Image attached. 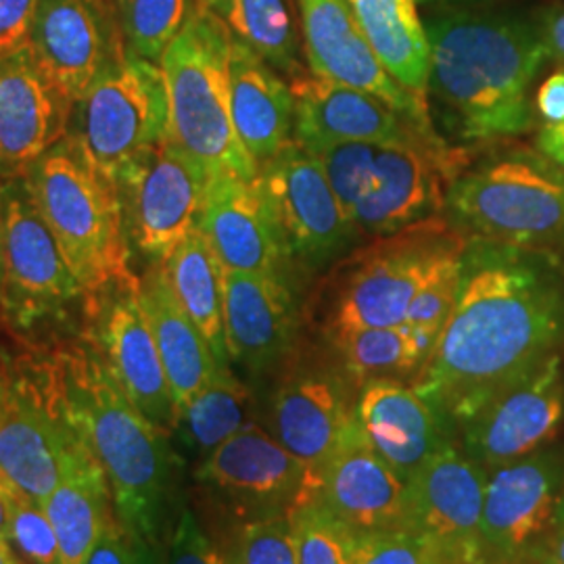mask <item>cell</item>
<instances>
[{
  "label": "cell",
  "instance_id": "obj_1",
  "mask_svg": "<svg viewBox=\"0 0 564 564\" xmlns=\"http://www.w3.org/2000/svg\"><path fill=\"white\" fill-rule=\"evenodd\" d=\"M564 339V289L538 253L466 249L456 305L412 387L463 426Z\"/></svg>",
  "mask_w": 564,
  "mask_h": 564
},
{
  "label": "cell",
  "instance_id": "obj_2",
  "mask_svg": "<svg viewBox=\"0 0 564 564\" xmlns=\"http://www.w3.org/2000/svg\"><path fill=\"white\" fill-rule=\"evenodd\" d=\"M53 364L69 416L105 473L116 517L162 550L182 508L170 437L130 402L93 343L61 351Z\"/></svg>",
  "mask_w": 564,
  "mask_h": 564
},
{
  "label": "cell",
  "instance_id": "obj_3",
  "mask_svg": "<svg viewBox=\"0 0 564 564\" xmlns=\"http://www.w3.org/2000/svg\"><path fill=\"white\" fill-rule=\"evenodd\" d=\"M429 93L464 141H498L533 123L529 90L545 55L542 30L510 18L445 15L426 25Z\"/></svg>",
  "mask_w": 564,
  "mask_h": 564
},
{
  "label": "cell",
  "instance_id": "obj_4",
  "mask_svg": "<svg viewBox=\"0 0 564 564\" xmlns=\"http://www.w3.org/2000/svg\"><path fill=\"white\" fill-rule=\"evenodd\" d=\"M310 153L323 163L356 235L372 237L437 216L445 182L460 163L444 142L429 141L345 142Z\"/></svg>",
  "mask_w": 564,
  "mask_h": 564
},
{
  "label": "cell",
  "instance_id": "obj_5",
  "mask_svg": "<svg viewBox=\"0 0 564 564\" xmlns=\"http://www.w3.org/2000/svg\"><path fill=\"white\" fill-rule=\"evenodd\" d=\"M230 48L232 36L223 21L193 2L160 59L170 97V139L209 176L253 181L260 165L245 151L230 111Z\"/></svg>",
  "mask_w": 564,
  "mask_h": 564
},
{
  "label": "cell",
  "instance_id": "obj_6",
  "mask_svg": "<svg viewBox=\"0 0 564 564\" xmlns=\"http://www.w3.org/2000/svg\"><path fill=\"white\" fill-rule=\"evenodd\" d=\"M23 182L86 295L132 272L118 186L65 137L30 167Z\"/></svg>",
  "mask_w": 564,
  "mask_h": 564
},
{
  "label": "cell",
  "instance_id": "obj_7",
  "mask_svg": "<svg viewBox=\"0 0 564 564\" xmlns=\"http://www.w3.org/2000/svg\"><path fill=\"white\" fill-rule=\"evenodd\" d=\"M447 205L481 242L542 253L564 245V167L512 149L454 178Z\"/></svg>",
  "mask_w": 564,
  "mask_h": 564
},
{
  "label": "cell",
  "instance_id": "obj_8",
  "mask_svg": "<svg viewBox=\"0 0 564 564\" xmlns=\"http://www.w3.org/2000/svg\"><path fill=\"white\" fill-rule=\"evenodd\" d=\"M170 137L160 63L126 53L69 105L65 139L109 182Z\"/></svg>",
  "mask_w": 564,
  "mask_h": 564
},
{
  "label": "cell",
  "instance_id": "obj_9",
  "mask_svg": "<svg viewBox=\"0 0 564 564\" xmlns=\"http://www.w3.org/2000/svg\"><path fill=\"white\" fill-rule=\"evenodd\" d=\"M90 454L69 416L55 364L0 384V475L25 498L44 505Z\"/></svg>",
  "mask_w": 564,
  "mask_h": 564
},
{
  "label": "cell",
  "instance_id": "obj_10",
  "mask_svg": "<svg viewBox=\"0 0 564 564\" xmlns=\"http://www.w3.org/2000/svg\"><path fill=\"white\" fill-rule=\"evenodd\" d=\"M466 249L463 230L437 216L364 247L349 260L333 328L402 326L424 281L440 263L460 258Z\"/></svg>",
  "mask_w": 564,
  "mask_h": 564
},
{
  "label": "cell",
  "instance_id": "obj_11",
  "mask_svg": "<svg viewBox=\"0 0 564 564\" xmlns=\"http://www.w3.org/2000/svg\"><path fill=\"white\" fill-rule=\"evenodd\" d=\"M195 477L237 523L291 517L321 494V479L258 423L214 449Z\"/></svg>",
  "mask_w": 564,
  "mask_h": 564
},
{
  "label": "cell",
  "instance_id": "obj_12",
  "mask_svg": "<svg viewBox=\"0 0 564 564\" xmlns=\"http://www.w3.org/2000/svg\"><path fill=\"white\" fill-rule=\"evenodd\" d=\"M209 172L170 137L116 182L126 239L149 263L165 262L199 224Z\"/></svg>",
  "mask_w": 564,
  "mask_h": 564
},
{
  "label": "cell",
  "instance_id": "obj_13",
  "mask_svg": "<svg viewBox=\"0 0 564 564\" xmlns=\"http://www.w3.org/2000/svg\"><path fill=\"white\" fill-rule=\"evenodd\" d=\"M86 291L42 220L21 181L4 182V265L0 312L11 324L32 328L59 318Z\"/></svg>",
  "mask_w": 564,
  "mask_h": 564
},
{
  "label": "cell",
  "instance_id": "obj_14",
  "mask_svg": "<svg viewBox=\"0 0 564 564\" xmlns=\"http://www.w3.org/2000/svg\"><path fill=\"white\" fill-rule=\"evenodd\" d=\"M88 341L101 354L123 393L167 437L178 408L160 349L142 310L139 276L128 272L86 295Z\"/></svg>",
  "mask_w": 564,
  "mask_h": 564
},
{
  "label": "cell",
  "instance_id": "obj_15",
  "mask_svg": "<svg viewBox=\"0 0 564 564\" xmlns=\"http://www.w3.org/2000/svg\"><path fill=\"white\" fill-rule=\"evenodd\" d=\"M563 491V454L550 447L487 470L481 563H531L556 529Z\"/></svg>",
  "mask_w": 564,
  "mask_h": 564
},
{
  "label": "cell",
  "instance_id": "obj_16",
  "mask_svg": "<svg viewBox=\"0 0 564 564\" xmlns=\"http://www.w3.org/2000/svg\"><path fill=\"white\" fill-rule=\"evenodd\" d=\"M260 184L281 228L291 265L321 270L354 242L356 230L343 214L323 163L293 141L260 165Z\"/></svg>",
  "mask_w": 564,
  "mask_h": 564
},
{
  "label": "cell",
  "instance_id": "obj_17",
  "mask_svg": "<svg viewBox=\"0 0 564 564\" xmlns=\"http://www.w3.org/2000/svg\"><path fill=\"white\" fill-rule=\"evenodd\" d=\"M28 46L69 102L128 53L109 0H36Z\"/></svg>",
  "mask_w": 564,
  "mask_h": 564
},
{
  "label": "cell",
  "instance_id": "obj_18",
  "mask_svg": "<svg viewBox=\"0 0 564 564\" xmlns=\"http://www.w3.org/2000/svg\"><path fill=\"white\" fill-rule=\"evenodd\" d=\"M563 419V358L554 351L460 426L463 449L491 470L545 447Z\"/></svg>",
  "mask_w": 564,
  "mask_h": 564
},
{
  "label": "cell",
  "instance_id": "obj_19",
  "mask_svg": "<svg viewBox=\"0 0 564 564\" xmlns=\"http://www.w3.org/2000/svg\"><path fill=\"white\" fill-rule=\"evenodd\" d=\"M487 470L449 442L408 481L410 529L442 550L447 564L481 563Z\"/></svg>",
  "mask_w": 564,
  "mask_h": 564
},
{
  "label": "cell",
  "instance_id": "obj_20",
  "mask_svg": "<svg viewBox=\"0 0 564 564\" xmlns=\"http://www.w3.org/2000/svg\"><path fill=\"white\" fill-rule=\"evenodd\" d=\"M312 76L364 90L431 126L429 105L389 76L366 41L349 0H295Z\"/></svg>",
  "mask_w": 564,
  "mask_h": 564
},
{
  "label": "cell",
  "instance_id": "obj_21",
  "mask_svg": "<svg viewBox=\"0 0 564 564\" xmlns=\"http://www.w3.org/2000/svg\"><path fill=\"white\" fill-rule=\"evenodd\" d=\"M351 381L324 366H297L276 387L268 433L321 481L324 466L356 421Z\"/></svg>",
  "mask_w": 564,
  "mask_h": 564
},
{
  "label": "cell",
  "instance_id": "obj_22",
  "mask_svg": "<svg viewBox=\"0 0 564 564\" xmlns=\"http://www.w3.org/2000/svg\"><path fill=\"white\" fill-rule=\"evenodd\" d=\"M199 226L224 270L289 281L291 262L260 178L212 176Z\"/></svg>",
  "mask_w": 564,
  "mask_h": 564
},
{
  "label": "cell",
  "instance_id": "obj_23",
  "mask_svg": "<svg viewBox=\"0 0 564 564\" xmlns=\"http://www.w3.org/2000/svg\"><path fill=\"white\" fill-rule=\"evenodd\" d=\"M295 134L305 151L345 142H440L433 126L403 116L358 88L303 74L293 84Z\"/></svg>",
  "mask_w": 564,
  "mask_h": 564
},
{
  "label": "cell",
  "instance_id": "obj_24",
  "mask_svg": "<svg viewBox=\"0 0 564 564\" xmlns=\"http://www.w3.org/2000/svg\"><path fill=\"white\" fill-rule=\"evenodd\" d=\"M69 105L44 76L28 42L0 55V181L25 178L65 137Z\"/></svg>",
  "mask_w": 564,
  "mask_h": 564
},
{
  "label": "cell",
  "instance_id": "obj_25",
  "mask_svg": "<svg viewBox=\"0 0 564 564\" xmlns=\"http://www.w3.org/2000/svg\"><path fill=\"white\" fill-rule=\"evenodd\" d=\"M316 502L351 533L410 529L408 484L368 444L358 416L324 466Z\"/></svg>",
  "mask_w": 564,
  "mask_h": 564
},
{
  "label": "cell",
  "instance_id": "obj_26",
  "mask_svg": "<svg viewBox=\"0 0 564 564\" xmlns=\"http://www.w3.org/2000/svg\"><path fill=\"white\" fill-rule=\"evenodd\" d=\"M228 358L251 377L281 366L297 339V305L286 279L224 270Z\"/></svg>",
  "mask_w": 564,
  "mask_h": 564
},
{
  "label": "cell",
  "instance_id": "obj_27",
  "mask_svg": "<svg viewBox=\"0 0 564 564\" xmlns=\"http://www.w3.org/2000/svg\"><path fill=\"white\" fill-rule=\"evenodd\" d=\"M356 414L368 444L408 484L444 445L454 442L452 424L403 381H370L360 387Z\"/></svg>",
  "mask_w": 564,
  "mask_h": 564
},
{
  "label": "cell",
  "instance_id": "obj_28",
  "mask_svg": "<svg viewBox=\"0 0 564 564\" xmlns=\"http://www.w3.org/2000/svg\"><path fill=\"white\" fill-rule=\"evenodd\" d=\"M230 111L245 151L258 165L293 142V88L262 55L235 39L230 48Z\"/></svg>",
  "mask_w": 564,
  "mask_h": 564
},
{
  "label": "cell",
  "instance_id": "obj_29",
  "mask_svg": "<svg viewBox=\"0 0 564 564\" xmlns=\"http://www.w3.org/2000/svg\"><path fill=\"white\" fill-rule=\"evenodd\" d=\"M139 295L162 356L174 402L181 410L184 403L218 375L223 364L216 360L202 330L178 302L165 263H147L144 272L139 276Z\"/></svg>",
  "mask_w": 564,
  "mask_h": 564
},
{
  "label": "cell",
  "instance_id": "obj_30",
  "mask_svg": "<svg viewBox=\"0 0 564 564\" xmlns=\"http://www.w3.org/2000/svg\"><path fill=\"white\" fill-rule=\"evenodd\" d=\"M349 4L389 76L426 102L431 42L416 0H349Z\"/></svg>",
  "mask_w": 564,
  "mask_h": 564
},
{
  "label": "cell",
  "instance_id": "obj_31",
  "mask_svg": "<svg viewBox=\"0 0 564 564\" xmlns=\"http://www.w3.org/2000/svg\"><path fill=\"white\" fill-rule=\"evenodd\" d=\"M59 542L63 564H84L102 527L116 517L111 489L90 454L42 505Z\"/></svg>",
  "mask_w": 564,
  "mask_h": 564
},
{
  "label": "cell",
  "instance_id": "obj_32",
  "mask_svg": "<svg viewBox=\"0 0 564 564\" xmlns=\"http://www.w3.org/2000/svg\"><path fill=\"white\" fill-rule=\"evenodd\" d=\"M172 289L216 360L230 366L224 335V265L197 224L165 260Z\"/></svg>",
  "mask_w": 564,
  "mask_h": 564
},
{
  "label": "cell",
  "instance_id": "obj_33",
  "mask_svg": "<svg viewBox=\"0 0 564 564\" xmlns=\"http://www.w3.org/2000/svg\"><path fill=\"white\" fill-rule=\"evenodd\" d=\"M223 21L235 41L251 46L276 72L303 76L300 32L291 0H195Z\"/></svg>",
  "mask_w": 564,
  "mask_h": 564
},
{
  "label": "cell",
  "instance_id": "obj_34",
  "mask_svg": "<svg viewBox=\"0 0 564 564\" xmlns=\"http://www.w3.org/2000/svg\"><path fill=\"white\" fill-rule=\"evenodd\" d=\"M249 423H253L251 391L232 375L230 366H223L218 375L178 410L170 437H176L178 444L202 463Z\"/></svg>",
  "mask_w": 564,
  "mask_h": 564
},
{
  "label": "cell",
  "instance_id": "obj_35",
  "mask_svg": "<svg viewBox=\"0 0 564 564\" xmlns=\"http://www.w3.org/2000/svg\"><path fill=\"white\" fill-rule=\"evenodd\" d=\"M330 341L343 372L358 387L381 379L412 381L426 362L423 349L403 326L330 328Z\"/></svg>",
  "mask_w": 564,
  "mask_h": 564
},
{
  "label": "cell",
  "instance_id": "obj_36",
  "mask_svg": "<svg viewBox=\"0 0 564 564\" xmlns=\"http://www.w3.org/2000/svg\"><path fill=\"white\" fill-rule=\"evenodd\" d=\"M195 0H118L126 51L141 59L160 63L163 51L181 32Z\"/></svg>",
  "mask_w": 564,
  "mask_h": 564
},
{
  "label": "cell",
  "instance_id": "obj_37",
  "mask_svg": "<svg viewBox=\"0 0 564 564\" xmlns=\"http://www.w3.org/2000/svg\"><path fill=\"white\" fill-rule=\"evenodd\" d=\"M463 258H452L440 263L435 272L424 281L419 293L408 307L403 328L414 337L416 345L429 358L440 333L456 305L460 281H463Z\"/></svg>",
  "mask_w": 564,
  "mask_h": 564
},
{
  "label": "cell",
  "instance_id": "obj_38",
  "mask_svg": "<svg viewBox=\"0 0 564 564\" xmlns=\"http://www.w3.org/2000/svg\"><path fill=\"white\" fill-rule=\"evenodd\" d=\"M226 564H300L291 517L235 524L223 547Z\"/></svg>",
  "mask_w": 564,
  "mask_h": 564
},
{
  "label": "cell",
  "instance_id": "obj_39",
  "mask_svg": "<svg viewBox=\"0 0 564 564\" xmlns=\"http://www.w3.org/2000/svg\"><path fill=\"white\" fill-rule=\"evenodd\" d=\"M300 564H351L354 533L318 502L291 514Z\"/></svg>",
  "mask_w": 564,
  "mask_h": 564
},
{
  "label": "cell",
  "instance_id": "obj_40",
  "mask_svg": "<svg viewBox=\"0 0 564 564\" xmlns=\"http://www.w3.org/2000/svg\"><path fill=\"white\" fill-rule=\"evenodd\" d=\"M351 564H447L442 550L414 529L354 533Z\"/></svg>",
  "mask_w": 564,
  "mask_h": 564
},
{
  "label": "cell",
  "instance_id": "obj_41",
  "mask_svg": "<svg viewBox=\"0 0 564 564\" xmlns=\"http://www.w3.org/2000/svg\"><path fill=\"white\" fill-rule=\"evenodd\" d=\"M11 545L28 564H63L59 542L41 505L13 489L11 502Z\"/></svg>",
  "mask_w": 564,
  "mask_h": 564
},
{
  "label": "cell",
  "instance_id": "obj_42",
  "mask_svg": "<svg viewBox=\"0 0 564 564\" xmlns=\"http://www.w3.org/2000/svg\"><path fill=\"white\" fill-rule=\"evenodd\" d=\"M84 564H165V561L162 550L144 542L139 533L113 517L102 527Z\"/></svg>",
  "mask_w": 564,
  "mask_h": 564
},
{
  "label": "cell",
  "instance_id": "obj_43",
  "mask_svg": "<svg viewBox=\"0 0 564 564\" xmlns=\"http://www.w3.org/2000/svg\"><path fill=\"white\" fill-rule=\"evenodd\" d=\"M165 564H226L223 550L212 544L188 506H182L167 540Z\"/></svg>",
  "mask_w": 564,
  "mask_h": 564
},
{
  "label": "cell",
  "instance_id": "obj_44",
  "mask_svg": "<svg viewBox=\"0 0 564 564\" xmlns=\"http://www.w3.org/2000/svg\"><path fill=\"white\" fill-rule=\"evenodd\" d=\"M36 0H0V55L28 42Z\"/></svg>",
  "mask_w": 564,
  "mask_h": 564
},
{
  "label": "cell",
  "instance_id": "obj_45",
  "mask_svg": "<svg viewBox=\"0 0 564 564\" xmlns=\"http://www.w3.org/2000/svg\"><path fill=\"white\" fill-rule=\"evenodd\" d=\"M535 109L542 118V126H563L564 123V67L552 74L540 86L535 95Z\"/></svg>",
  "mask_w": 564,
  "mask_h": 564
},
{
  "label": "cell",
  "instance_id": "obj_46",
  "mask_svg": "<svg viewBox=\"0 0 564 564\" xmlns=\"http://www.w3.org/2000/svg\"><path fill=\"white\" fill-rule=\"evenodd\" d=\"M542 39H544L547 59L564 65V9L556 11L550 20L545 21Z\"/></svg>",
  "mask_w": 564,
  "mask_h": 564
},
{
  "label": "cell",
  "instance_id": "obj_47",
  "mask_svg": "<svg viewBox=\"0 0 564 564\" xmlns=\"http://www.w3.org/2000/svg\"><path fill=\"white\" fill-rule=\"evenodd\" d=\"M538 151L545 158L564 167V123L563 126H542L538 134Z\"/></svg>",
  "mask_w": 564,
  "mask_h": 564
},
{
  "label": "cell",
  "instance_id": "obj_48",
  "mask_svg": "<svg viewBox=\"0 0 564 564\" xmlns=\"http://www.w3.org/2000/svg\"><path fill=\"white\" fill-rule=\"evenodd\" d=\"M529 564H564V524L550 533Z\"/></svg>",
  "mask_w": 564,
  "mask_h": 564
},
{
  "label": "cell",
  "instance_id": "obj_49",
  "mask_svg": "<svg viewBox=\"0 0 564 564\" xmlns=\"http://www.w3.org/2000/svg\"><path fill=\"white\" fill-rule=\"evenodd\" d=\"M13 485L0 475V544H11V502Z\"/></svg>",
  "mask_w": 564,
  "mask_h": 564
},
{
  "label": "cell",
  "instance_id": "obj_50",
  "mask_svg": "<svg viewBox=\"0 0 564 564\" xmlns=\"http://www.w3.org/2000/svg\"><path fill=\"white\" fill-rule=\"evenodd\" d=\"M2 265H4V182L0 181V289H2Z\"/></svg>",
  "mask_w": 564,
  "mask_h": 564
},
{
  "label": "cell",
  "instance_id": "obj_51",
  "mask_svg": "<svg viewBox=\"0 0 564 564\" xmlns=\"http://www.w3.org/2000/svg\"><path fill=\"white\" fill-rule=\"evenodd\" d=\"M15 554L11 550V544H0V564H13L15 563Z\"/></svg>",
  "mask_w": 564,
  "mask_h": 564
},
{
  "label": "cell",
  "instance_id": "obj_52",
  "mask_svg": "<svg viewBox=\"0 0 564 564\" xmlns=\"http://www.w3.org/2000/svg\"><path fill=\"white\" fill-rule=\"evenodd\" d=\"M561 524H564V491L563 500H561V508H558V523H556V527H561Z\"/></svg>",
  "mask_w": 564,
  "mask_h": 564
},
{
  "label": "cell",
  "instance_id": "obj_53",
  "mask_svg": "<svg viewBox=\"0 0 564 564\" xmlns=\"http://www.w3.org/2000/svg\"><path fill=\"white\" fill-rule=\"evenodd\" d=\"M13 564H28L25 563V561H23V558H20V556H18V558H15V563Z\"/></svg>",
  "mask_w": 564,
  "mask_h": 564
},
{
  "label": "cell",
  "instance_id": "obj_54",
  "mask_svg": "<svg viewBox=\"0 0 564 564\" xmlns=\"http://www.w3.org/2000/svg\"><path fill=\"white\" fill-rule=\"evenodd\" d=\"M109 2H111V4H113V7H116V4H118V0H109Z\"/></svg>",
  "mask_w": 564,
  "mask_h": 564
}]
</instances>
